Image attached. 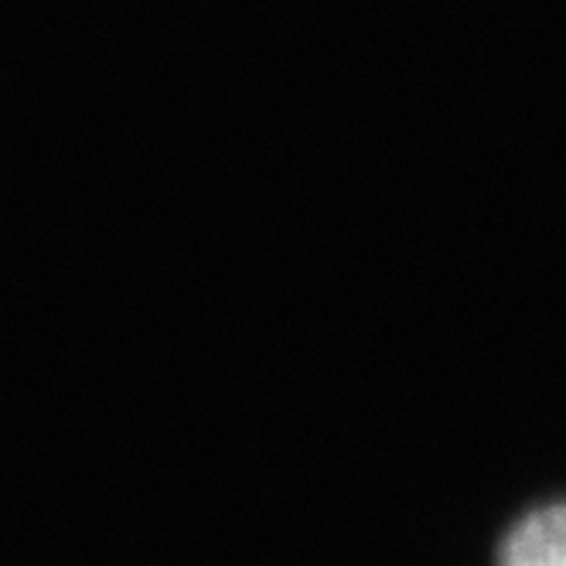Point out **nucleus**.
Wrapping results in <instances>:
<instances>
[{"label":"nucleus","mask_w":566,"mask_h":566,"mask_svg":"<svg viewBox=\"0 0 566 566\" xmlns=\"http://www.w3.org/2000/svg\"><path fill=\"white\" fill-rule=\"evenodd\" d=\"M499 566H566V502L518 518L499 546Z\"/></svg>","instance_id":"obj_1"}]
</instances>
